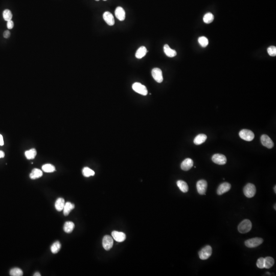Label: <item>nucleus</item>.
Here are the masks:
<instances>
[{
  "label": "nucleus",
  "mask_w": 276,
  "mask_h": 276,
  "mask_svg": "<svg viewBox=\"0 0 276 276\" xmlns=\"http://www.w3.org/2000/svg\"><path fill=\"white\" fill-rule=\"evenodd\" d=\"M257 266L259 269L264 268V258L263 257L259 258L257 261Z\"/></svg>",
  "instance_id": "34"
},
{
  "label": "nucleus",
  "mask_w": 276,
  "mask_h": 276,
  "mask_svg": "<svg viewBox=\"0 0 276 276\" xmlns=\"http://www.w3.org/2000/svg\"><path fill=\"white\" fill-rule=\"evenodd\" d=\"M36 150L35 149H31L27 150L25 152V155L27 159L31 160L34 159L36 156Z\"/></svg>",
  "instance_id": "26"
},
{
  "label": "nucleus",
  "mask_w": 276,
  "mask_h": 276,
  "mask_svg": "<svg viewBox=\"0 0 276 276\" xmlns=\"http://www.w3.org/2000/svg\"><path fill=\"white\" fill-rule=\"evenodd\" d=\"M212 254V249L210 246H206L198 252L200 258L201 260L208 259Z\"/></svg>",
  "instance_id": "3"
},
{
  "label": "nucleus",
  "mask_w": 276,
  "mask_h": 276,
  "mask_svg": "<svg viewBox=\"0 0 276 276\" xmlns=\"http://www.w3.org/2000/svg\"><path fill=\"white\" fill-rule=\"evenodd\" d=\"M274 259L271 257H267L264 258V268L270 269L274 266Z\"/></svg>",
  "instance_id": "25"
},
{
  "label": "nucleus",
  "mask_w": 276,
  "mask_h": 276,
  "mask_svg": "<svg viewBox=\"0 0 276 276\" xmlns=\"http://www.w3.org/2000/svg\"><path fill=\"white\" fill-rule=\"evenodd\" d=\"M252 224L249 219H245L240 222L238 226V230L240 233L245 234L251 231Z\"/></svg>",
  "instance_id": "1"
},
{
  "label": "nucleus",
  "mask_w": 276,
  "mask_h": 276,
  "mask_svg": "<svg viewBox=\"0 0 276 276\" xmlns=\"http://www.w3.org/2000/svg\"><path fill=\"white\" fill-rule=\"evenodd\" d=\"M147 52L148 51L145 47H141L137 50V52L136 53V57L138 59H142L146 55Z\"/></svg>",
  "instance_id": "19"
},
{
  "label": "nucleus",
  "mask_w": 276,
  "mask_h": 276,
  "mask_svg": "<svg viewBox=\"0 0 276 276\" xmlns=\"http://www.w3.org/2000/svg\"><path fill=\"white\" fill-rule=\"evenodd\" d=\"M3 18L6 21L8 22L11 20L12 18V14L10 10L8 9L5 10L3 12Z\"/></svg>",
  "instance_id": "32"
},
{
  "label": "nucleus",
  "mask_w": 276,
  "mask_h": 276,
  "mask_svg": "<svg viewBox=\"0 0 276 276\" xmlns=\"http://www.w3.org/2000/svg\"><path fill=\"white\" fill-rule=\"evenodd\" d=\"M239 137L242 139L246 141H252L255 138V135L252 131L248 129H242L239 134Z\"/></svg>",
  "instance_id": "5"
},
{
  "label": "nucleus",
  "mask_w": 276,
  "mask_h": 276,
  "mask_svg": "<svg viewBox=\"0 0 276 276\" xmlns=\"http://www.w3.org/2000/svg\"><path fill=\"white\" fill-rule=\"evenodd\" d=\"M275 210H276V205H275Z\"/></svg>",
  "instance_id": "42"
},
{
  "label": "nucleus",
  "mask_w": 276,
  "mask_h": 276,
  "mask_svg": "<svg viewBox=\"0 0 276 276\" xmlns=\"http://www.w3.org/2000/svg\"><path fill=\"white\" fill-rule=\"evenodd\" d=\"M276 186H275V187H274V191H275V193H276Z\"/></svg>",
  "instance_id": "41"
},
{
  "label": "nucleus",
  "mask_w": 276,
  "mask_h": 276,
  "mask_svg": "<svg viewBox=\"0 0 276 276\" xmlns=\"http://www.w3.org/2000/svg\"><path fill=\"white\" fill-rule=\"evenodd\" d=\"M116 17L118 19L119 21H123L125 18V12L123 9V8L119 6L118 7L116 8L115 10Z\"/></svg>",
  "instance_id": "16"
},
{
  "label": "nucleus",
  "mask_w": 276,
  "mask_h": 276,
  "mask_svg": "<svg viewBox=\"0 0 276 276\" xmlns=\"http://www.w3.org/2000/svg\"><path fill=\"white\" fill-rule=\"evenodd\" d=\"M75 208V205L70 202L66 203L63 208V214L65 216H68L69 213Z\"/></svg>",
  "instance_id": "20"
},
{
  "label": "nucleus",
  "mask_w": 276,
  "mask_h": 276,
  "mask_svg": "<svg viewBox=\"0 0 276 276\" xmlns=\"http://www.w3.org/2000/svg\"><path fill=\"white\" fill-rule=\"evenodd\" d=\"M177 186L179 188V189H180V190L184 193H186L189 190V187L188 186V184L186 182H184L183 181L179 180L177 181Z\"/></svg>",
  "instance_id": "22"
},
{
  "label": "nucleus",
  "mask_w": 276,
  "mask_h": 276,
  "mask_svg": "<svg viewBox=\"0 0 276 276\" xmlns=\"http://www.w3.org/2000/svg\"><path fill=\"white\" fill-rule=\"evenodd\" d=\"M75 228V225L72 221H67L65 222L63 227V230L67 233H70L73 231Z\"/></svg>",
  "instance_id": "24"
},
{
  "label": "nucleus",
  "mask_w": 276,
  "mask_h": 276,
  "mask_svg": "<svg viewBox=\"0 0 276 276\" xmlns=\"http://www.w3.org/2000/svg\"><path fill=\"white\" fill-rule=\"evenodd\" d=\"M261 142L263 145L268 148H272L274 145L273 141L266 135H262L261 137Z\"/></svg>",
  "instance_id": "11"
},
{
  "label": "nucleus",
  "mask_w": 276,
  "mask_h": 276,
  "mask_svg": "<svg viewBox=\"0 0 276 276\" xmlns=\"http://www.w3.org/2000/svg\"><path fill=\"white\" fill-rule=\"evenodd\" d=\"M213 20H214V15L213 14L210 12H208L206 14L203 18V21L206 24H210V23H212L213 21Z\"/></svg>",
  "instance_id": "29"
},
{
  "label": "nucleus",
  "mask_w": 276,
  "mask_h": 276,
  "mask_svg": "<svg viewBox=\"0 0 276 276\" xmlns=\"http://www.w3.org/2000/svg\"><path fill=\"white\" fill-rule=\"evenodd\" d=\"M267 52L271 56L276 55V48L275 46H270L267 49Z\"/></svg>",
  "instance_id": "35"
},
{
  "label": "nucleus",
  "mask_w": 276,
  "mask_h": 276,
  "mask_svg": "<svg viewBox=\"0 0 276 276\" xmlns=\"http://www.w3.org/2000/svg\"><path fill=\"white\" fill-rule=\"evenodd\" d=\"M198 41L200 45L203 47H206L209 44L208 39L205 36H201L198 38Z\"/></svg>",
  "instance_id": "33"
},
{
  "label": "nucleus",
  "mask_w": 276,
  "mask_h": 276,
  "mask_svg": "<svg viewBox=\"0 0 276 276\" xmlns=\"http://www.w3.org/2000/svg\"><path fill=\"white\" fill-rule=\"evenodd\" d=\"M65 200L63 198H59L55 203V207L58 211H62L63 210L65 206Z\"/></svg>",
  "instance_id": "23"
},
{
  "label": "nucleus",
  "mask_w": 276,
  "mask_h": 276,
  "mask_svg": "<svg viewBox=\"0 0 276 276\" xmlns=\"http://www.w3.org/2000/svg\"><path fill=\"white\" fill-rule=\"evenodd\" d=\"M42 169L44 172L47 173L53 172L55 171V167L53 165L47 164L42 166Z\"/></svg>",
  "instance_id": "27"
},
{
  "label": "nucleus",
  "mask_w": 276,
  "mask_h": 276,
  "mask_svg": "<svg viewBox=\"0 0 276 276\" xmlns=\"http://www.w3.org/2000/svg\"><path fill=\"white\" fill-rule=\"evenodd\" d=\"M83 174L85 177H90L95 175V172L89 167H84L83 169Z\"/></svg>",
  "instance_id": "30"
},
{
  "label": "nucleus",
  "mask_w": 276,
  "mask_h": 276,
  "mask_svg": "<svg viewBox=\"0 0 276 276\" xmlns=\"http://www.w3.org/2000/svg\"><path fill=\"white\" fill-rule=\"evenodd\" d=\"M193 166V161L191 159L187 158L182 162L181 167L183 170L188 171Z\"/></svg>",
  "instance_id": "14"
},
{
  "label": "nucleus",
  "mask_w": 276,
  "mask_h": 276,
  "mask_svg": "<svg viewBox=\"0 0 276 276\" xmlns=\"http://www.w3.org/2000/svg\"><path fill=\"white\" fill-rule=\"evenodd\" d=\"M164 51L165 54L168 57H173L176 56L177 54L176 50L171 49L167 44H166L164 46Z\"/></svg>",
  "instance_id": "17"
},
{
  "label": "nucleus",
  "mask_w": 276,
  "mask_h": 276,
  "mask_svg": "<svg viewBox=\"0 0 276 276\" xmlns=\"http://www.w3.org/2000/svg\"><path fill=\"white\" fill-rule=\"evenodd\" d=\"M263 242V239L259 237H256L250 239L245 242V245L248 248H254L257 247L261 245Z\"/></svg>",
  "instance_id": "4"
},
{
  "label": "nucleus",
  "mask_w": 276,
  "mask_h": 276,
  "mask_svg": "<svg viewBox=\"0 0 276 276\" xmlns=\"http://www.w3.org/2000/svg\"><path fill=\"white\" fill-rule=\"evenodd\" d=\"M231 188V185L230 184L227 183V182L223 183L221 184L219 187H218L217 190V193L218 195H222L223 194L225 193L230 190Z\"/></svg>",
  "instance_id": "12"
},
{
  "label": "nucleus",
  "mask_w": 276,
  "mask_h": 276,
  "mask_svg": "<svg viewBox=\"0 0 276 276\" xmlns=\"http://www.w3.org/2000/svg\"><path fill=\"white\" fill-rule=\"evenodd\" d=\"M5 156V153L4 152L0 150V158H4Z\"/></svg>",
  "instance_id": "39"
},
{
  "label": "nucleus",
  "mask_w": 276,
  "mask_h": 276,
  "mask_svg": "<svg viewBox=\"0 0 276 276\" xmlns=\"http://www.w3.org/2000/svg\"><path fill=\"white\" fill-rule=\"evenodd\" d=\"M4 145V140H3V136L0 135V146H3Z\"/></svg>",
  "instance_id": "38"
},
{
  "label": "nucleus",
  "mask_w": 276,
  "mask_h": 276,
  "mask_svg": "<svg viewBox=\"0 0 276 276\" xmlns=\"http://www.w3.org/2000/svg\"><path fill=\"white\" fill-rule=\"evenodd\" d=\"M256 192V188L255 185L253 184H248L243 188L244 194L248 198H252L254 197Z\"/></svg>",
  "instance_id": "2"
},
{
  "label": "nucleus",
  "mask_w": 276,
  "mask_h": 276,
  "mask_svg": "<svg viewBox=\"0 0 276 276\" xmlns=\"http://www.w3.org/2000/svg\"><path fill=\"white\" fill-rule=\"evenodd\" d=\"M132 89L134 91L139 93L140 94L143 95V96H146L147 95L148 93V91H147V88L145 86L143 85L140 83H135L132 84Z\"/></svg>",
  "instance_id": "6"
},
{
  "label": "nucleus",
  "mask_w": 276,
  "mask_h": 276,
  "mask_svg": "<svg viewBox=\"0 0 276 276\" xmlns=\"http://www.w3.org/2000/svg\"><path fill=\"white\" fill-rule=\"evenodd\" d=\"M212 160L214 163L218 165H225L227 163V158L221 154H215L213 155Z\"/></svg>",
  "instance_id": "9"
},
{
  "label": "nucleus",
  "mask_w": 276,
  "mask_h": 276,
  "mask_svg": "<svg viewBox=\"0 0 276 276\" xmlns=\"http://www.w3.org/2000/svg\"><path fill=\"white\" fill-rule=\"evenodd\" d=\"M96 1H99V0H96Z\"/></svg>",
  "instance_id": "43"
},
{
  "label": "nucleus",
  "mask_w": 276,
  "mask_h": 276,
  "mask_svg": "<svg viewBox=\"0 0 276 276\" xmlns=\"http://www.w3.org/2000/svg\"><path fill=\"white\" fill-rule=\"evenodd\" d=\"M61 244L59 242H54L51 247V251L53 254H56L60 251Z\"/></svg>",
  "instance_id": "28"
},
{
  "label": "nucleus",
  "mask_w": 276,
  "mask_h": 276,
  "mask_svg": "<svg viewBox=\"0 0 276 276\" xmlns=\"http://www.w3.org/2000/svg\"><path fill=\"white\" fill-rule=\"evenodd\" d=\"M10 275L12 276H22L23 275V272L19 268H14L10 271Z\"/></svg>",
  "instance_id": "31"
},
{
  "label": "nucleus",
  "mask_w": 276,
  "mask_h": 276,
  "mask_svg": "<svg viewBox=\"0 0 276 276\" xmlns=\"http://www.w3.org/2000/svg\"><path fill=\"white\" fill-rule=\"evenodd\" d=\"M43 176V172L42 170L37 168L33 169L31 173L30 174V177L32 180L39 179Z\"/></svg>",
  "instance_id": "21"
},
{
  "label": "nucleus",
  "mask_w": 276,
  "mask_h": 276,
  "mask_svg": "<svg viewBox=\"0 0 276 276\" xmlns=\"http://www.w3.org/2000/svg\"><path fill=\"white\" fill-rule=\"evenodd\" d=\"M112 235L114 239L119 242H124L126 239V235L123 232L113 231L112 233Z\"/></svg>",
  "instance_id": "13"
},
{
  "label": "nucleus",
  "mask_w": 276,
  "mask_h": 276,
  "mask_svg": "<svg viewBox=\"0 0 276 276\" xmlns=\"http://www.w3.org/2000/svg\"><path fill=\"white\" fill-rule=\"evenodd\" d=\"M3 36L5 39H8L10 36V32L8 30H6L3 33Z\"/></svg>",
  "instance_id": "37"
},
{
  "label": "nucleus",
  "mask_w": 276,
  "mask_h": 276,
  "mask_svg": "<svg viewBox=\"0 0 276 276\" xmlns=\"http://www.w3.org/2000/svg\"><path fill=\"white\" fill-rule=\"evenodd\" d=\"M113 243L114 241L113 237H111L109 235H106L104 237L102 240V246L105 250H110L113 247Z\"/></svg>",
  "instance_id": "8"
},
{
  "label": "nucleus",
  "mask_w": 276,
  "mask_h": 276,
  "mask_svg": "<svg viewBox=\"0 0 276 276\" xmlns=\"http://www.w3.org/2000/svg\"><path fill=\"white\" fill-rule=\"evenodd\" d=\"M152 76L153 77V79L158 83H161L163 81V74L161 69L159 68H156L152 70Z\"/></svg>",
  "instance_id": "10"
},
{
  "label": "nucleus",
  "mask_w": 276,
  "mask_h": 276,
  "mask_svg": "<svg viewBox=\"0 0 276 276\" xmlns=\"http://www.w3.org/2000/svg\"><path fill=\"white\" fill-rule=\"evenodd\" d=\"M207 138V136L206 135L202 134H199L198 135L195 137V139L194 140V143L197 145H201L206 141Z\"/></svg>",
  "instance_id": "18"
},
{
  "label": "nucleus",
  "mask_w": 276,
  "mask_h": 276,
  "mask_svg": "<svg viewBox=\"0 0 276 276\" xmlns=\"http://www.w3.org/2000/svg\"><path fill=\"white\" fill-rule=\"evenodd\" d=\"M104 1H107V0H104Z\"/></svg>",
  "instance_id": "44"
},
{
  "label": "nucleus",
  "mask_w": 276,
  "mask_h": 276,
  "mask_svg": "<svg viewBox=\"0 0 276 276\" xmlns=\"http://www.w3.org/2000/svg\"><path fill=\"white\" fill-rule=\"evenodd\" d=\"M34 276H41V275L39 273V272H36V273H35L33 275Z\"/></svg>",
  "instance_id": "40"
},
{
  "label": "nucleus",
  "mask_w": 276,
  "mask_h": 276,
  "mask_svg": "<svg viewBox=\"0 0 276 276\" xmlns=\"http://www.w3.org/2000/svg\"><path fill=\"white\" fill-rule=\"evenodd\" d=\"M208 184L206 181L201 180L198 181L197 183V190L201 195H206Z\"/></svg>",
  "instance_id": "7"
},
{
  "label": "nucleus",
  "mask_w": 276,
  "mask_h": 276,
  "mask_svg": "<svg viewBox=\"0 0 276 276\" xmlns=\"http://www.w3.org/2000/svg\"><path fill=\"white\" fill-rule=\"evenodd\" d=\"M7 26L8 29H11L13 28L14 26V23L13 21L11 20L8 21L7 23Z\"/></svg>",
  "instance_id": "36"
},
{
  "label": "nucleus",
  "mask_w": 276,
  "mask_h": 276,
  "mask_svg": "<svg viewBox=\"0 0 276 276\" xmlns=\"http://www.w3.org/2000/svg\"><path fill=\"white\" fill-rule=\"evenodd\" d=\"M103 18L108 25L112 26L114 25V18L111 12H108V11H106L104 12L103 15Z\"/></svg>",
  "instance_id": "15"
}]
</instances>
